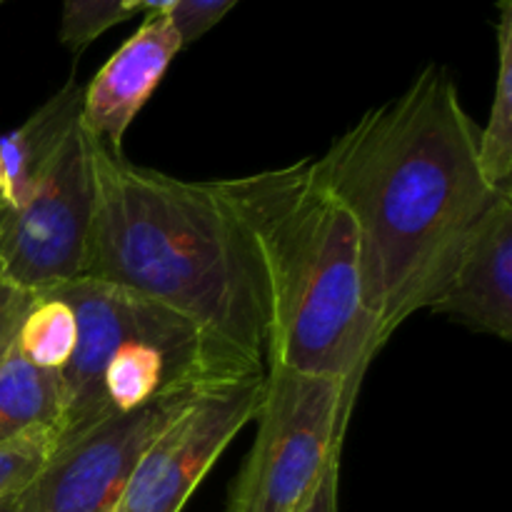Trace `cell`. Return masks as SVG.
I'll list each match as a JSON object with an SVG mask.
<instances>
[{"label": "cell", "mask_w": 512, "mask_h": 512, "mask_svg": "<svg viewBox=\"0 0 512 512\" xmlns=\"http://www.w3.org/2000/svg\"><path fill=\"white\" fill-rule=\"evenodd\" d=\"M478 143L458 83L430 63L403 95L370 108L313 160L315 180L358 228L363 300L378 348L428 310L498 195Z\"/></svg>", "instance_id": "cell-1"}, {"label": "cell", "mask_w": 512, "mask_h": 512, "mask_svg": "<svg viewBox=\"0 0 512 512\" xmlns=\"http://www.w3.org/2000/svg\"><path fill=\"white\" fill-rule=\"evenodd\" d=\"M93 173L83 278L155 300L263 363V275L213 180L140 168L95 138Z\"/></svg>", "instance_id": "cell-2"}, {"label": "cell", "mask_w": 512, "mask_h": 512, "mask_svg": "<svg viewBox=\"0 0 512 512\" xmlns=\"http://www.w3.org/2000/svg\"><path fill=\"white\" fill-rule=\"evenodd\" d=\"M213 183L258 258L268 365L340 380L358 395L380 350L363 300L360 238L315 180L313 158Z\"/></svg>", "instance_id": "cell-3"}, {"label": "cell", "mask_w": 512, "mask_h": 512, "mask_svg": "<svg viewBox=\"0 0 512 512\" xmlns=\"http://www.w3.org/2000/svg\"><path fill=\"white\" fill-rule=\"evenodd\" d=\"M53 293L68 300L78 320L73 358L60 370L58 448L165 395L200 393L265 373L260 360L133 290L78 278Z\"/></svg>", "instance_id": "cell-4"}, {"label": "cell", "mask_w": 512, "mask_h": 512, "mask_svg": "<svg viewBox=\"0 0 512 512\" xmlns=\"http://www.w3.org/2000/svg\"><path fill=\"white\" fill-rule=\"evenodd\" d=\"M355 393L345 383L268 365L253 448L230 490L228 512H298L340 460Z\"/></svg>", "instance_id": "cell-5"}, {"label": "cell", "mask_w": 512, "mask_h": 512, "mask_svg": "<svg viewBox=\"0 0 512 512\" xmlns=\"http://www.w3.org/2000/svg\"><path fill=\"white\" fill-rule=\"evenodd\" d=\"M95 208L93 135L75 125L18 208L0 210V270L30 295L85 275Z\"/></svg>", "instance_id": "cell-6"}, {"label": "cell", "mask_w": 512, "mask_h": 512, "mask_svg": "<svg viewBox=\"0 0 512 512\" xmlns=\"http://www.w3.org/2000/svg\"><path fill=\"white\" fill-rule=\"evenodd\" d=\"M263 375L208 388L145 448L115 512H180L235 435L255 420Z\"/></svg>", "instance_id": "cell-7"}, {"label": "cell", "mask_w": 512, "mask_h": 512, "mask_svg": "<svg viewBox=\"0 0 512 512\" xmlns=\"http://www.w3.org/2000/svg\"><path fill=\"white\" fill-rule=\"evenodd\" d=\"M200 393L165 395L103 420L58 448L43 473L15 498L18 512H115L140 455Z\"/></svg>", "instance_id": "cell-8"}, {"label": "cell", "mask_w": 512, "mask_h": 512, "mask_svg": "<svg viewBox=\"0 0 512 512\" xmlns=\"http://www.w3.org/2000/svg\"><path fill=\"white\" fill-rule=\"evenodd\" d=\"M428 310L475 333L512 340V190H498Z\"/></svg>", "instance_id": "cell-9"}, {"label": "cell", "mask_w": 512, "mask_h": 512, "mask_svg": "<svg viewBox=\"0 0 512 512\" xmlns=\"http://www.w3.org/2000/svg\"><path fill=\"white\" fill-rule=\"evenodd\" d=\"M180 50L183 40L170 13L148 15L83 88V128L100 145L123 153L125 133Z\"/></svg>", "instance_id": "cell-10"}, {"label": "cell", "mask_w": 512, "mask_h": 512, "mask_svg": "<svg viewBox=\"0 0 512 512\" xmlns=\"http://www.w3.org/2000/svg\"><path fill=\"white\" fill-rule=\"evenodd\" d=\"M83 85L70 78L58 93L50 95L23 125L0 135V205L18 208L50 160L58 153L65 135L80 123Z\"/></svg>", "instance_id": "cell-11"}, {"label": "cell", "mask_w": 512, "mask_h": 512, "mask_svg": "<svg viewBox=\"0 0 512 512\" xmlns=\"http://www.w3.org/2000/svg\"><path fill=\"white\" fill-rule=\"evenodd\" d=\"M63 418V385L58 370H45L10 350L0 363V443L33 428H55Z\"/></svg>", "instance_id": "cell-12"}, {"label": "cell", "mask_w": 512, "mask_h": 512, "mask_svg": "<svg viewBox=\"0 0 512 512\" xmlns=\"http://www.w3.org/2000/svg\"><path fill=\"white\" fill-rule=\"evenodd\" d=\"M498 78L485 128H480V165L495 190H512V0H498Z\"/></svg>", "instance_id": "cell-13"}, {"label": "cell", "mask_w": 512, "mask_h": 512, "mask_svg": "<svg viewBox=\"0 0 512 512\" xmlns=\"http://www.w3.org/2000/svg\"><path fill=\"white\" fill-rule=\"evenodd\" d=\"M78 343V320L68 300L58 293L33 295L28 313L20 323L15 348L23 358L45 370H63Z\"/></svg>", "instance_id": "cell-14"}, {"label": "cell", "mask_w": 512, "mask_h": 512, "mask_svg": "<svg viewBox=\"0 0 512 512\" xmlns=\"http://www.w3.org/2000/svg\"><path fill=\"white\" fill-rule=\"evenodd\" d=\"M55 448V428H33L8 443H0V500L18 498L43 473Z\"/></svg>", "instance_id": "cell-15"}, {"label": "cell", "mask_w": 512, "mask_h": 512, "mask_svg": "<svg viewBox=\"0 0 512 512\" xmlns=\"http://www.w3.org/2000/svg\"><path fill=\"white\" fill-rule=\"evenodd\" d=\"M125 20V0H63L60 43L78 55L105 30Z\"/></svg>", "instance_id": "cell-16"}, {"label": "cell", "mask_w": 512, "mask_h": 512, "mask_svg": "<svg viewBox=\"0 0 512 512\" xmlns=\"http://www.w3.org/2000/svg\"><path fill=\"white\" fill-rule=\"evenodd\" d=\"M238 3L240 0H180L170 10V18L178 28L183 48L213 30Z\"/></svg>", "instance_id": "cell-17"}, {"label": "cell", "mask_w": 512, "mask_h": 512, "mask_svg": "<svg viewBox=\"0 0 512 512\" xmlns=\"http://www.w3.org/2000/svg\"><path fill=\"white\" fill-rule=\"evenodd\" d=\"M30 303H33V295L10 283L0 270V363L15 348V338H18L20 323Z\"/></svg>", "instance_id": "cell-18"}, {"label": "cell", "mask_w": 512, "mask_h": 512, "mask_svg": "<svg viewBox=\"0 0 512 512\" xmlns=\"http://www.w3.org/2000/svg\"><path fill=\"white\" fill-rule=\"evenodd\" d=\"M338 473L340 460H335V463H330V468L325 470L318 488L313 490V495L305 500V505L298 512H338Z\"/></svg>", "instance_id": "cell-19"}, {"label": "cell", "mask_w": 512, "mask_h": 512, "mask_svg": "<svg viewBox=\"0 0 512 512\" xmlns=\"http://www.w3.org/2000/svg\"><path fill=\"white\" fill-rule=\"evenodd\" d=\"M180 0H125V15L133 18L135 13H148V15H163L178 5Z\"/></svg>", "instance_id": "cell-20"}, {"label": "cell", "mask_w": 512, "mask_h": 512, "mask_svg": "<svg viewBox=\"0 0 512 512\" xmlns=\"http://www.w3.org/2000/svg\"><path fill=\"white\" fill-rule=\"evenodd\" d=\"M0 512H18V503H15V498L0 500Z\"/></svg>", "instance_id": "cell-21"}, {"label": "cell", "mask_w": 512, "mask_h": 512, "mask_svg": "<svg viewBox=\"0 0 512 512\" xmlns=\"http://www.w3.org/2000/svg\"><path fill=\"white\" fill-rule=\"evenodd\" d=\"M3 3H8V0H0V5H3Z\"/></svg>", "instance_id": "cell-22"}, {"label": "cell", "mask_w": 512, "mask_h": 512, "mask_svg": "<svg viewBox=\"0 0 512 512\" xmlns=\"http://www.w3.org/2000/svg\"><path fill=\"white\" fill-rule=\"evenodd\" d=\"M0 210H3V205H0Z\"/></svg>", "instance_id": "cell-23"}]
</instances>
